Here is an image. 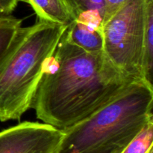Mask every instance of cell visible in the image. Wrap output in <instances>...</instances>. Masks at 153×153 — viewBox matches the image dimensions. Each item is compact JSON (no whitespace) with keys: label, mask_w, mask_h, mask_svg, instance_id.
<instances>
[{"label":"cell","mask_w":153,"mask_h":153,"mask_svg":"<svg viewBox=\"0 0 153 153\" xmlns=\"http://www.w3.org/2000/svg\"><path fill=\"white\" fill-rule=\"evenodd\" d=\"M135 81L120 72L104 52H87L70 43L64 33L46 64L31 108L43 123L64 130Z\"/></svg>","instance_id":"6da1fadb"},{"label":"cell","mask_w":153,"mask_h":153,"mask_svg":"<svg viewBox=\"0 0 153 153\" xmlns=\"http://www.w3.org/2000/svg\"><path fill=\"white\" fill-rule=\"evenodd\" d=\"M152 104V83L132 82L88 118L61 130L57 153H100L126 146L153 119Z\"/></svg>","instance_id":"7a4b0ae2"},{"label":"cell","mask_w":153,"mask_h":153,"mask_svg":"<svg viewBox=\"0 0 153 153\" xmlns=\"http://www.w3.org/2000/svg\"><path fill=\"white\" fill-rule=\"evenodd\" d=\"M68 26L38 20L21 27L0 59V121L31 108L46 64Z\"/></svg>","instance_id":"3957f363"},{"label":"cell","mask_w":153,"mask_h":153,"mask_svg":"<svg viewBox=\"0 0 153 153\" xmlns=\"http://www.w3.org/2000/svg\"><path fill=\"white\" fill-rule=\"evenodd\" d=\"M144 26L145 0H129L102 27L105 56L123 74L137 80H145Z\"/></svg>","instance_id":"277c9868"},{"label":"cell","mask_w":153,"mask_h":153,"mask_svg":"<svg viewBox=\"0 0 153 153\" xmlns=\"http://www.w3.org/2000/svg\"><path fill=\"white\" fill-rule=\"evenodd\" d=\"M64 133L37 122H22L0 131V153H57Z\"/></svg>","instance_id":"5b68a950"},{"label":"cell","mask_w":153,"mask_h":153,"mask_svg":"<svg viewBox=\"0 0 153 153\" xmlns=\"http://www.w3.org/2000/svg\"><path fill=\"white\" fill-rule=\"evenodd\" d=\"M67 40L87 52H104V40L102 27L89 21L76 20L64 32Z\"/></svg>","instance_id":"8992f818"},{"label":"cell","mask_w":153,"mask_h":153,"mask_svg":"<svg viewBox=\"0 0 153 153\" xmlns=\"http://www.w3.org/2000/svg\"><path fill=\"white\" fill-rule=\"evenodd\" d=\"M38 20L69 26L76 17L67 0H26Z\"/></svg>","instance_id":"52a82bcc"},{"label":"cell","mask_w":153,"mask_h":153,"mask_svg":"<svg viewBox=\"0 0 153 153\" xmlns=\"http://www.w3.org/2000/svg\"><path fill=\"white\" fill-rule=\"evenodd\" d=\"M153 67V0H145L144 47L143 71L144 79L152 83Z\"/></svg>","instance_id":"ba28073f"},{"label":"cell","mask_w":153,"mask_h":153,"mask_svg":"<svg viewBox=\"0 0 153 153\" xmlns=\"http://www.w3.org/2000/svg\"><path fill=\"white\" fill-rule=\"evenodd\" d=\"M76 20L92 22L102 27L104 0H67Z\"/></svg>","instance_id":"9c48e42d"},{"label":"cell","mask_w":153,"mask_h":153,"mask_svg":"<svg viewBox=\"0 0 153 153\" xmlns=\"http://www.w3.org/2000/svg\"><path fill=\"white\" fill-rule=\"evenodd\" d=\"M22 20L10 15L0 17V59L22 27Z\"/></svg>","instance_id":"30bf717a"},{"label":"cell","mask_w":153,"mask_h":153,"mask_svg":"<svg viewBox=\"0 0 153 153\" xmlns=\"http://www.w3.org/2000/svg\"><path fill=\"white\" fill-rule=\"evenodd\" d=\"M153 119L126 146L121 153H148L152 148Z\"/></svg>","instance_id":"8fae6325"},{"label":"cell","mask_w":153,"mask_h":153,"mask_svg":"<svg viewBox=\"0 0 153 153\" xmlns=\"http://www.w3.org/2000/svg\"><path fill=\"white\" fill-rule=\"evenodd\" d=\"M128 1L129 0H104V16L102 26Z\"/></svg>","instance_id":"7c38bea8"},{"label":"cell","mask_w":153,"mask_h":153,"mask_svg":"<svg viewBox=\"0 0 153 153\" xmlns=\"http://www.w3.org/2000/svg\"><path fill=\"white\" fill-rule=\"evenodd\" d=\"M19 0H0V17L11 15Z\"/></svg>","instance_id":"4fadbf2b"},{"label":"cell","mask_w":153,"mask_h":153,"mask_svg":"<svg viewBox=\"0 0 153 153\" xmlns=\"http://www.w3.org/2000/svg\"><path fill=\"white\" fill-rule=\"evenodd\" d=\"M125 148L126 146H118L113 148H110V149L105 150V151H103L100 153H121Z\"/></svg>","instance_id":"5bb4252c"},{"label":"cell","mask_w":153,"mask_h":153,"mask_svg":"<svg viewBox=\"0 0 153 153\" xmlns=\"http://www.w3.org/2000/svg\"><path fill=\"white\" fill-rule=\"evenodd\" d=\"M148 153H153V148H151V149L149 150V152H148Z\"/></svg>","instance_id":"9a60e30c"}]
</instances>
